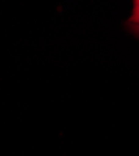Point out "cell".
<instances>
[{"mask_svg":"<svg viewBox=\"0 0 139 156\" xmlns=\"http://www.w3.org/2000/svg\"><path fill=\"white\" fill-rule=\"evenodd\" d=\"M128 21L132 26L139 25V0H133V10Z\"/></svg>","mask_w":139,"mask_h":156,"instance_id":"1","label":"cell"},{"mask_svg":"<svg viewBox=\"0 0 139 156\" xmlns=\"http://www.w3.org/2000/svg\"><path fill=\"white\" fill-rule=\"evenodd\" d=\"M133 29H134V31H137V34L139 35V25H133Z\"/></svg>","mask_w":139,"mask_h":156,"instance_id":"2","label":"cell"}]
</instances>
